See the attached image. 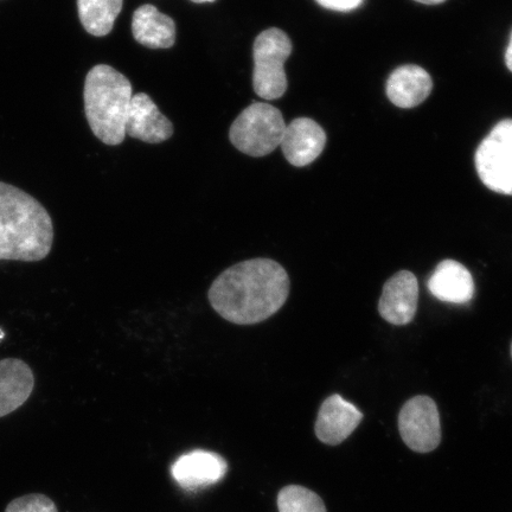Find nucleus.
Instances as JSON below:
<instances>
[{
    "label": "nucleus",
    "instance_id": "obj_17",
    "mask_svg": "<svg viewBox=\"0 0 512 512\" xmlns=\"http://www.w3.org/2000/svg\"><path fill=\"white\" fill-rule=\"evenodd\" d=\"M124 0H78L79 17L88 34L102 37L110 34Z\"/></svg>",
    "mask_w": 512,
    "mask_h": 512
},
{
    "label": "nucleus",
    "instance_id": "obj_16",
    "mask_svg": "<svg viewBox=\"0 0 512 512\" xmlns=\"http://www.w3.org/2000/svg\"><path fill=\"white\" fill-rule=\"evenodd\" d=\"M132 34L142 46L169 49L176 42V24L174 19L162 14L156 6L146 4L133 14Z\"/></svg>",
    "mask_w": 512,
    "mask_h": 512
},
{
    "label": "nucleus",
    "instance_id": "obj_20",
    "mask_svg": "<svg viewBox=\"0 0 512 512\" xmlns=\"http://www.w3.org/2000/svg\"><path fill=\"white\" fill-rule=\"evenodd\" d=\"M316 2L328 10L347 12L357 9L363 0H316Z\"/></svg>",
    "mask_w": 512,
    "mask_h": 512
},
{
    "label": "nucleus",
    "instance_id": "obj_13",
    "mask_svg": "<svg viewBox=\"0 0 512 512\" xmlns=\"http://www.w3.org/2000/svg\"><path fill=\"white\" fill-rule=\"evenodd\" d=\"M427 287L440 302L456 305L470 303L476 290L472 274L456 260L441 261Z\"/></svg>",
    "mask_w": 512,
    "mask_h": 512
},
{
    "label": "nucleus",
    "instance_id": "obj_1",
    "mask_svg": "<svg viewBox=\"0 0 512 512\" xmlns=\"http://www.w3.org/2000/svg\"><path fill=\"white\" fill-rule=\"evenodd\" d=\"M290 278L284 267L270 259H253L228 268L209 290L214 310L230 323L264 322L284 306Z\"/></svg>",
    "mask_w": 512,
    "mask_h": 512
},
{
    "label": "nucleus",
    "instance_id": "obj_24",
    "mask_svg": "<svg viewBox=\"0 0 512 512\" xmlns=\"http://www.w3.org/2000/svg\"><path fill=\"white\" fill-rule=\"evenodd\" d=\"M511 357H512V343H511Z\"/></svg>",
    "mask_w": 512,
    "mask_h": 512
},
{
    "label": "nucleus",
    "instance_id": "obj_14",
    "mask_svg": "<svg viewBox=\"0 0 512 512\" xmlns=\"http://www.w3.org/2000/svg\"><path fill=\"white\" fill-rule=\"evenodd\" d=\"M35 389L34 371L18 358L0 360V418L21 408Z\"/></svg>",
    "mask_w": 512,
    "mask_h": 512
},
{
    "label": "nucleus",
    "instance_id": "obj_18",
    "mask_svg": "<svg viewBox=\"0 0 512 512\" xmlns=\"http://www.w3.org/2000/svg\"><path fill=\"white\" fill-rule=\"evenodd\" d=\"M279 512H328L323 499L304 486L288 485L278 495Z\"/></svg>",
    "mask_w": 512,
    "mask_h": 512
},
{
    "label": "nucleus",
    "instance_id": "obj_2",
    "mask_svg": "<svg viewBox=\"0 0 512 512\" xmlns=\"http://www.w3.org/2000/svg\"><path fill=\"white\" fill-rule=\"evenodd\" d=\"M54 245V224L36 198L0 182V260L38 262Z\"/></svg>",
    "mask_w": 512,
    "mask_h": 512
},
{
    "label": "nucleus",
    "instance_id": "obj_15",
    "mask_svg": "<svg viewBox=\"0 0 512 512\" xmlns=\"http://www.w3.org/2000/svg\"><path fill=\"white\" fill-rule=\"evenodd\" d=\"M433 81L430 74L419 66H402L389 76L387 95L395 106L413 108L430 96Z\"/></svg>",
    "mask_w": 512,
    "mask_h": 512
},
{
    "label": "nucleus",
    "instance_id": "obj_22",
    "mask_svg": "<svg viewBox=\"0 0 512 512\" xmlns=\"http://www.w3.org/2000/svg\"><path fill=\"white\" fill-rule=\"evenodd\" d=\"M415 2L426 5H437L446 2V0H415Z\"/></svg>",
    "mask_w": 512,
    "mask_h": 512
},
{
    "label": "nucleus",
    "instance_id": "obj_3",
    "mask_svg": "<svg viewBox=\"0 0 512 512\" xmlns=\"http://www.w3.org/2000/svg\"><path fill=\"white\" fill-rule=\"evenodd\" d=\"M133 98L132 85L118 70L99 64L86 76L85 111L96 138L119 145L126 137V119Z\"/></svg>",
    "mask_w": 512,
    "mask_h": 512
},
{
    "label": "nucleus",
    "instance_id": "obj_7",
    "mask_svg": "<svg viewBox=\"0 0 512 512\" xmlns=\"http://www.w3.org/2000/svg\"><path fill=\"white\" fill-rule=\"evenodd\" d=\"M399 430L412 451H434L441 443L440 415L435 402L425 395L408 400L399 414Z\"/></svg>",
    "mask_w": 512,
    "mask_h": 512
},
{
    "label": "nucleus",
    "instance_id": "obj_6",
    "mask_svg": "<svg viewBox=\"0 0 512 512\" xmlns=\"http://www.w3.org/2000/svg\"><path fill=\"white\" fill-rule=\"evenodd\" d=\"M476 169L486 188L512 196V119L498 123L479 145Z\"/></svg>",
    "mask_w": 512,
    "mask_h": 512
},
{
    "label": "nucleus",
    "instance_id": "obj_8",
    "mask_svg": "<svg viewBox=\"0 0 512 512\" xmlns=\"http://www.w3.org/2000/svg\"><path fill=\"white\" fill-rule=\"evenodd\" d=\"M228 469L227 460L220 454L195 450L176 460L171 475L182 489L196 491L220 483Z\"/></svg>",
    "mask_w": 512,
    "mask_h": 512
},
{
    "label": "nucleus",
    "instance_id": "obj_23",
    "mask_svg": "<svg viewBox=\"0 0 512 512\" xmlns=\"http://www.w3.org/2000/svg\"><path fill=\"white\" fill-rule=\"evenodd\" d=\"M191 2H194L197 4H203V3H214L215 0H191Z\"/></svg>",
    "mask_w": 512,
    "mask_h": 512
},
{
    "label": "nucleus",
    "instance_id": "obj_12",
    "mask_svg": "<svg viewBox=\"0 0 512 512\" xmlns=\"http://www.w3.org/2000/svg\"><path fill=\"white\" fill-rule=\"evenodd\" d=\"M326 144V134L316 121L298 118L286 125L281 150L288 163L303 168L322 155Z\"/></svg>",
    "mask_w": 512,
    "mask_h": 512
},
{
    "label": "nucleus",
    "instance_id": "obj_5",
    "mask_svg": "<svg viewBox=\"0 0 512 512\" xmlns=\"http://www.w3.org/2000/svg\"><path fill=\"white\" fill-rule=\"evenodd\" d=\"M291 53L290 37L283 30L271 28L255 38L253 87L261 99L277 100L286 93L285 62Z\"/></svg>",
    "mask_w": 512,
    "mask_h": 512
},
{
    "label": "nucleus",
    "instance_id": "obj_19",
    "mask_svg": "<svg viewBox=\"0 0 512 512\" xmlns=\"http://www.w3.org/2000/svg\"><path fill=\"white\" fill-rule=\"evenodd\" d=\"M5 512H59L51 499L42 494L27 495L14 499Z\"/></svg>",
    "mask_w": 512,
    "mask_h": 512
},
{
    "label": "nucleus",
    "instance_id": "obj_11",
    "mask_svg": "<svg viewBox=\"0 0 512 512\" xmlns=\"http://www.w3.org/2000/svg\"><path fill=\"white\" fill-rule=\"evenodd\" d=\"M125 130L131 138L151 144L165 142L174 134L171 121L145 93L133 95Z\"/></svg>",
    "mask_w": 512,
    "mask_h": 512
},
{
    "label": "nucleus",
    "instance_id": "obj_10",
    "mask_svg": "<svg viewBox=\"0 0 512 512\" xmlns=\"http://www.w3.org/2000/svg\"><path fill=\"white\" fill-rule=\"evenodd\" d=\"M363 420V414L344 400L341 395H331L320 406L315 431L323 444L337 446L347 440Z\"/></svg>",
    "mask_w": 512,
    "mask_h": 512
},
{
    "label": "nucleus",
    "instance_id": "obj_9",
    "mask_svg": "<svg viewBox=\"0 0 512 512\" xmlns=\"http://www.w3.org/2000/svg\"><path fill=\"white\" fill-rule=\"evenodd\" d=\"M419 283L412 272L400 271L383 286L379 312L386 322L407 325L418 310Z\"/></svg>",
    "mask_w": 512,
    "mask_h": 512
},
{
    "label": "nucleus",
    "instance_id": "obj_4",
    "mask_svg": "<svg viewBox=\"0 0 512 512\" xmlns=\"http://www.w3.org/2000/svg\"><path fill=\"white\" fill-rule=\"evenodd\" d=\"M286 124L283 114L266 102H253L230 127V142L245 155H270L283 140Z\"/></svg>",
    "mask_w": 512,
    "mask_h": 512
},
{
    "label": "nucleus",
    "instance_id": "obj_21",
    "mask_svg": "<svg viewBox=\"0 0 512 512\" xmlns=\"http://www.w3.org/2000/svg\"><path fill=\"white\" fill-rule=\"evenodd\" d=\"M505 63H507V67L512 73V34L510 37L509 46L507 49V53H505Z\"/></svg>",
    "mask_w": 512,
    "mask_h": 512
}]
</instances>
